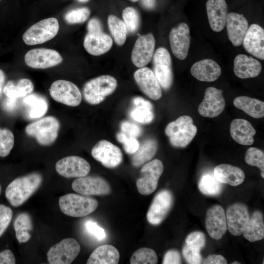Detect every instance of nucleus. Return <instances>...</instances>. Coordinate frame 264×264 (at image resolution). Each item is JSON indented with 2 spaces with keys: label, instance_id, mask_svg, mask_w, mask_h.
Here are the masks:
<instances>
[{
  "label": "nucleus",
  "instance_id": "obj_27",
  "mask_svg": "<svg viewBox=\"0 0 264 264\" xmlns=\"http://www.w3.org/2000/svg\"><path fill=\"white\" fill-rule=\"evenodd\" d=\"M192 75L202 82H213L221 74V69L215 61L203 59L194 63L190 69Z\"/></svg>",
  "mask_w": 264,
  "mask_h": 264
},
{
  "label": "nucleus",
  "instance_id": "obj_38",
  "mask_svg": "<svg viewBox=\"0 0 264 264\" xmlns=\"http://www.w3.org/2000/svg\"><path fill=\"white\" fill-rule=\"evenodd\" d=\"M222 185L215 177L214 174L206 173L202 175L198 183V189L204 195L216 196L222 191Z\"/></svg>",
  "mask_w": 264,
  "mask_h": 264
},
{
  "label": "nucleus",
  "instance_id": "obj_43",
  "mask_svg": "<svg viewBox=\"0 0 264 264\" xmlns=\"http://www.w3.org/2000/svg\"><path fill=\"white\" fill-rule=\"evenodd\" d=\"M14 145L13 132L8 129L0 128V157L7 156Z\"/></svg>",
  "mask_w": 264,
  "mask_h": 264
},
{
  "label": "nucleus",
  "instance_id": "obj_12",
  "mask_svg": "<svg viewBox=\"0 0 264 264\" xmlns=\"http://www.w3.org/2000/svg\"><path fill=\"white\" fill-rule=\"evenodd\" d=\"M91 154L95 160L108 168L117 167L123 160L119 148L107 140L98 141L92 148Z\"/></svg>",
  "mask_w": 264,
  "mask_h": 264
},
{
  "label": "nucleus",
  "instance_id": "obj_4",
  "mask_svg": "<svg viewBox=\"0 0 264 264\" xmlns=\"http://www.w3.org/2000/svg\"><path fill=\"white\" fill-rule=\"evenodd\" d=\"M59 204L64 214L72 217H82L93 212L98 203L90 197L68 194L60 197Z\"/></svg>",
  "mask_w": 264,
  "mask_h": 264
},
{
  "label": "nucleus",
  "instance_id": "obj_36",
  "mask_svg": "<svg viewBox=\"0 0 264 264\" xmlns=\"http://www.w3.org/2000/svg\"><path fill=\"white\" fill-rule=\"evenodd\" d=\"M23 103L28 107V116L30 119L39 118L44 115L48 108L46 99L35 93H30L25 96Z\"/></svg>",
  "mask_w": 264,
  "mask_h": 264
},
{
  "label": "nucleus",
  "instance_id": "obj_46",
  "mask_svg": "<svg viewBox=\"0 0 264 264\" xmlns=\"http://www.w3.org/2000/svg\"><path fill=\"white\" fill-rule=\"evenodd\" d=\"M116 139L123 144L125 151L129 154H134L140 145L136 138L128 137L121 132L117 133Z\"/></svg>",
  "mask_w": 264,
  "mask_h": 264
},
{
  "label": "nucleus",
  "instance_id": "obj_61",
  "mask_svg": "<svg viewBox=\"0 0 264 264\" xmlns=\"http://www.w3.org/2000/svg\"><path fill=\"white\" fill-rule=\"evenodd\" d=\"M1 186H0V192H1Z\"/></svg>",
  "mask_w": 264,
  "mask_h": 264
},
{
  "label": "nucleus",
  "instance_id": "obj_59",
  "mask_svg": "<svg viewBox=\"0 0 264 264\" xmlns=\"http://www.w3.org/2000/svg\"><path fill=\"white\" fill-rule=\"evenodd\" d=\"M241 264V263H239V262H238V261H235V262H234L233 263H232V264Z\"/></svg>",
  "mask_w": 264,
  "mask_h": 264
},
{
  "label": "nucleus",
  "instance_id": "obj_2",
  "mask_svg": "<svg viewBox=\"0 0 264 264\" xmlns=\"http://www.w3.org/2000/svg\"><path fill=\"white\" fill-rule=\"evenodd\" d=\"M197 132L193 119L188 115H182L169 123L165 130L172 146L185 148L192 141Z\"/></svg>",
  "mask_w": 264,
  "mask_h": 264
},
{
  "label": "nucleus",
  "instance_id": "obj_40",
  "mask_svg": "<svg viewBox=\"0 0 264 264\" xmlns=\"http://www.w3.org/2000/svg\"><path fill=\"white\" fill-rule=\"evenodd\" d=\"M158 258L155 252L152 249L142 247L136 250L130 259L131 264H156Z\"/></svg>",
  "mask_w": 264,
  "mask_h": 264
},
{
  "label": "nucleus",
  "instance_id": "obj_47",
  "mask_svg": "<svg viewBox=\"0 0 264 264\" xmlns=\"http://www.w3.org/2000/svg\"><path fill=\"white\" fill-rule=\"evenodd\" d=\"M12 216V209L4 204H0V237L9 225Z\"/></svg>",
  "mask_w": 264,
  "mask_h": 264
},
{
  "label": "nucleus",
  "instance_id": "obj_16",
  "mask_svg": "<svg viewBox=\"0 0 264 264\" xmlns=\"http://www.w3.org/2000/svg\"><path fill=\"white\" fill-rule=\"evenodd\" d=\"M56 172L66 177H80L87 176L90 171L89 163L78 156H68L58 160L55 165Z\"/></svg>",
  "mask_w": 264,
  "mask_h": 264
},
{
  "label": "nucleus",
  "instance_id": "obj_26",
  "mask_svg": "<svg viewBox=\"0 0 264 264\" xmlns=\"http://www.w3.org/2000/svg\"><path fill=\"white\" fill-rule=\"evenodd\" d=\"M262 69L259 61L243 54H239L234 61V72L241 79L254 78L258 76Z\"/></svg>",
  "mask_w": 264,
  "mask_h": 264
},
{
  "label": "nucleus",
  "instance_id": "obj_10",
  "mask_svg": "<svg viewBox=\"0 0 264 264\" xmlns=\"http://www.w3.org/2000/svg\"><path fill=\"white\" fill-rule=\"evenodd\" d=\"M49 91L55 101L68 106H78L82 101L80 89L75 84L69 81L58 80L54 81Z\"/></svg>",
  "mask_w": 264,
  "mask_h": 264
},
{
  "label": "nucleus",
  "instance_id": "obj_13",
  "mask_svg": "<svg viewBox=\"0 0 264 264\" xmlns=\"http://www.w3.org/2000/svg\"><path fill=\"white\" fill-rule=\"evenodd\" d=\"M72 189L85 196L108 195L111 189L108 182L98 176H85L78 177L72 183Z\"/></svg>",
  "mask_w": 264,
  "mask_h": 264
},
{
  "label": "nucleus",
  "instance_id": "obj_7",
  "mask_svg": "<svg viewBox=\"0 0 264 264\" xmlns=\"http://www.w3.org/2000/svg\"><path fill=\"white\" fill-rule=\"evenodd\" d=\"M164 166L158 159L146 163L140 170V176L136 184L139 193L144 196L150 195L156 189L159 178L162 175Z\"/></svg>",
  "mask_w": 264,
  "mask_h": 264
},
{
  "label": "nucleus",
  "instance_id": "obj_9",
  "mask_svg": "<svg viewBox=\"0 0 264 264\" xmlns=\"http://www.w3.org/2000/svg\"><path fill=\"white\" fill-rule=\"evenodd\" d=\"M80 250L81 246L75 239H65L50 247L47 253V260L50 264H69Z\"/></svg>",
  "mask_w": 264,
  "mask_h": 264
},
{
  "label": "nucleus",
  "instance_id": "obj_53",
  "mask_svg": "<svg viewBox=\"0 0 264 264\" xmlns=\"http://www.w3.org/2000/svg\"><path fill=\"white\" fill-rule=\"evenodd\" d=\"M132 103L134 107L145 108L151 110H153L152 104L150 101L141 97L137 96L133 98Z\"/></svg>",
  "mask_w": 264,
  "mask_h": 264
},
{
  "label": "nucleus",
  "instance_id": "obj_55",
  "mask_svg": "<svg viewBox=\"0 0 264 264\" xmlns=\"http://www.w3.org/2000/svg\"><path fill=\"white\" fill-rule=\"evenodd\" d=\"M18 100L11 99L7 98L3 102V108L7 111L13 110L16 107Z\"/></svg>",
  "mask_w": 264,
  "mask_h": 264
},
{
  "label": "nucleus",
  "instance_id": "obj_54",
  "mask_svg": "<svg viewBox=\"0 0 264 264\" xmlns=\"http://www.w3.org/2000/svg\"><path fill=\"white\" fill-rule=\"evenodd\" d=\"M88 32H103L102 26L100 21L97 18L90 19L87 25Z\"/></svg>",
  "mask_w": 264,
  "mask_h": 264
},
{
  "label": "nucleus",
  "instance_id": "obj_52",
  "mask_svg": "<svg viewBox=\"0 0 264 264\" xmlns=\"http://www.w3.org/2000/svg\"><path fill=\"white\" fill-rule=\"evenodd\" d=\"M206 264H226V259L221 255L210 254L202 262Z\"/></svg>",
  "mask_w": 264,
  "mask_h": 264
},
{
  "label": "nucleus",
  "instance_id": "obj_11",
  "mask_svg": "<svg viewBox=\"0 0 264 264\" xmlns=\"http://www.w3.org/2000/svg\"><path fill=\"white\" fill-rule=\"evenodd\" d=\"M174 202L172 192L167 189L159 192L154 197L147 213V219L151 224H160L170 211Z\"/></svg>",
  "mask_w": 264,
  "mask_h": 264
},
{
  "label": "nucleus",
  "instance_id": "obj_35",
  "mask_svg": "<svg viewBox=\"0 0 264 264\" xmlns=\"http://www.w3.org/2000/svg\"><path fill=\"white\" fill-rule=\"evenodd\" d=\"M34 86L31 81L27 78L21 79L16 84L10 81L7 83L3 88V93L7 98L18 100L32 93Z\"/></svg>",
  "mask_w": 264,
  "mask_h": 264
},
{
  "label": "nucleus",
  "instance_id": "obj_30",
  "mask_svg": "<svg viewBox=\"0 0 264 264\" xmlns=\"http://www.w3.org/2000/svg\"><path fill=\"white\" fill-rule=\"evenodd\" d=\"M213 174L221 184H228L234 187L242 184L245 178L244 173L241 168L228 164L215 167Z\"/></svg>",
  "mask_w": 264,
  "mask_h": 264
},
{
  "label": "nucleus",
  "instance_id": "obj_28",
  "mask_svg": "<svg viewBox=\"0 0 264 264\" xmlns=\"http://www.w3.org/2000/svg\"><path fill=\"white\" fill-rule=\"evenodd\" d=\"M112 44L111 37L103 32H88L84 41L86 50L94 56L106 53L111 48Z\"/></svg>",
  "mask_w": 264,
  "mask_h": 264
},
{
  "label": "nucleus",
  "instance_id": "obj_29",
  "mask_svg": "<svg viewBox=\"0 0 264 264\" xmlns=\"http://www.w3.org/2000/svg\"><path fill=\"white\" fill-rule=\"evenodd\" d=\"M230 132L232 138L238 144L249 146L254 143L256 130L246 120L234 119L230 124Z\"/></svg>",
  "mask_w": 264,
  "mask_h": 264
},
{
  "label": "nucleus",
  "instance_id": "obj_50",
  "mask_svg": "<svg viewBox=\"0 0 264 264\" xmlns=\"http://www.w3.org/2000/svg\"><path fill=\"white\" fill-rule=\"evenodd\" d=\"M181 263L179 252L176 250H170L165 254L163 264H179Z\"/></svg>",
  "mask_w": 264,
  "mask_h": 264
},
{
  "label": "nucleus",
  "instance_id": "obj_6",
  "mask_svg": "<svg viewBox=\"0 0 264 264\" xmlns=\"http://www.w3.org/2000/svg\"><path fill=\"white\" fill-rule=\"evenodd\" d=\"M59 29V22L56 18L45 19L29 27L23 34L22 40L29 45L41 44L55 37Z\"/></svg>",
  "mask_w": 264,
  "mask_h": 264
},
{
  "label": "nucleus",
  "instance_id": "obj_51",
  "mask_svg": "<svg viewBox=\"0 0 264 264\" xmlns=\"http://www.w3.org/2000/svg\"><path fill=\"white\" fill-rule=\"evenodd\" d=\"M16 263L15 257L9 249L0 252V264H14Z\"/></svg>",
  "mask_w": 264,
  "mask_h": 264
},
{
  "label": "nucleus",
  "instance_id": "obj_42",
  "mask_svg": "<svg viewBox=\"0 0 264 264\" xmlns=\"http://www.w3.org/2000/svg\"><path fill=\"white\" fill-rule=\"evenodd\" d=\"M122 17L127 32L134 33L139 27L140 17L137 11L132 7L125 8L122 13Z\"/></svg>",
  "mask_w": 264,
  "mask_h": 264
},
{
  "label": "nucleus",
  "instance_id": "obj_37",
  "mask_svg": "<svg viewBox=\"0 0 264 264\" xmlns=\"http://www.w3.org/2000/svg\"><path fill=\"white\" fill-rule=\"evenodd\" d=\"M16 237L19 242H27L30 238L29 232L32 230L33 225L30 215L25 212L20 214L14 223Z\"/></svg>",
  "mask_w": 264,
  "mask_h": 264
},
{
  "label": "nucleus",
  "instance_id": "obj_45",
  "mask_svg": "<svg viewBox=\"0 0 264 264\" xmlns=\"http://www.w3.org/2000/svg\"><path fill=\"white\" fill-rule=\"evenodd\" d=\"M130 115L132 119L142 124L150 123L154 118L153 110L142 108L134 107Z\"/></svg>",
  "mask_w": 264,
  "mask_h": 264
},
{
  "label": "nucleus",
  "instance_id": "obj_24",
  "mask_svg": "<svg viewBox=\"0 0 264 264\" xmlns=\"http://www.w3.org/2000/svg\"><path fill=\"white\" fill-rule=\"evenodd\" d=\"M229 40L234 46L242 45L249 27L246 18L236 12L227 14L226 24Z\"/></svg>",
  "mask_w": 264,
  "mask_h": 264
},
{
  "label": "nucleus",
  "instance_id": "obj_33",
  "mask_svg": "<svg viewBox=\"0 0 264 264\" xmlns=\"http://www.w3.org/2000/svg\"><path fill=\"white\" fill-rule=\"evenodd\" d=\"M234 105L254 118H261L264 116V103L256 98L246 96L235 98Z\"/></svg>",
  "mask_w": 264,
  "mask_h": 264
},
{
  "label": "nucleus",
  "instance_id": "obj_60",
  "mask_svg": "<svg viewBox=\"0 0 264 264\" xmlns=\"http://www.w3.org/2000/svg\"><path fill=\"white\" fill-rule=\"evenodd\" d=\"M130 0L132 2H136V1H137L138 0Z\"/></svg>",
  "mask_w": 264,
  "mask_h": 264
},
{
  "label": "nucleus",
  "instance_id": "obj_57",
  "mask_svg": "<svg viewBox=\"0 0 264 264\" xmlns=\"http://www.w3.org/2000/svg\"><path fill=\"white\" fill-rule=\"evenodd\" d=\"M5 75L4 72L0 69V98L3 92V88L5 81Z\"/></svg>",
  "mask_w": 264,
  "mask_h": 264
},
{
  "label": "nucleus",
  "instance_id": "obj_20",
  "mask_svg": "<svg viewBox=\"0 0 264 264\" xmlns=\"http://www.w3.org/2000/svg\"><path fill=\"white\" fill-rule=\"evenodd\" d=\"M134 78L141 90L150 98L157 100L161 97V87L150 68H139L134 72Z\"/></svg>",
  "mask_w": 264,
  "mask_h": 264
},
{
  "label": "nucleus",
  "instance_id": "obj_62",
  "mask_svg": "<svg viewBox=\"0 0 264 264\" xmlns=\"http://www.w3.org/2000/svg\"></svg>",
  "mask_w": 264,
  "mask_h": 264
},
{
  "label": "nucleus",
  "instance_id": "obj_58",
  "mask_svg": "<svg viewBox=\"0 0 264 264\" xmlns=\"http://www.w3.org/2000/svg\"><path fill=\"white\" fill-rule=\"evenodd\" d=\"M77 0L80 2H86L88 1L89 0Z\"/></svg>",
  "mask_w": 264,
  "mask_h": 264
},
{
  "label": "nucleus",
  "instance_id": "obj_22",
  "mask_svg": "<svg viewBox=\"0 0 264 264\" xmlns=\"http://www.w3.org/2000/svg\"><path fill=\"white\" fill-rule=\"evenodd\" d=\"M205 235L201 232L195 231L187 236L182 247V255L187 263H202L203 260L200 251L205 246Z\"/></svg>",
  "mask_w": 264,
  "mask_h": 264
},
{
  "label": "nucleus",
  "instance_id": "obj_17",
  "mask_svg": "<svg viewBox=\"0 0 264 264\" xmlns=\"http://www.w3.org/2000/svg\"><path fill=\"white\" fill-rule=\"evenodd\" d=\"M172 51L178 59H185L188 54L191 36L188 24L181 22L172 28L169 34Z\"/></svg>",
  "mask_w": 264,
  "mask_h": 264
},
{
  "label": "nucleus",
  "instance_id": "obj_8",
  "mask_svg": "<svg viewBox=\"0 0 264 264\" xmlns=\"http://www.w3.org/2000/svg\"><path fill=\"white\" fill-rule=\"evenodd\" d=\"M154 73L161 87L169 89L173 83L172 59L168 51L163 47L158 48L153 55Z\"/></svg>",
  "mask_w": 264,
  "mask_h": 264
},
{
  "label": "nucleus",
  "instance_id": "obj_44",
  "mask_svg": "<svg viewBox=\"0 0 264 264\" xmlns=\"http://www.w3.org/2000/svg\"><path fill=\"white\" fill-rule=\"evenodd\" d=\"M90 14L87 7H80L68 11L65 15V20L70 24L80 23L85 22Z\"/></svg>",
  "mask_w": 264,
  "mask_h": 264
},
{
  "label": "nucleus",
  "instance_id": "obj_34",
  "mask_svg": "<svg viewBox=\"0 0 264 264\" xmlns=\"http://www.w3.org/2000/svg\"><path fill=\"white\" fill-rule=\"evenodd\" d=\"M157 143L156 140L148 138L139 145L137 150L133 154L132 162L135 167H139L150 161L156 154Z\"/></svg>",
  "mask_w": 264,
  "mask_h": 264
},
{
  "label": "nucleus",
  "instance_id": "obj_19",
  "mask_svg": "<svg viewBox=\"0 0 264 264\" xmlns=\"http://www.w3.org/2000/svg\"><path fill=\"white\" fill-rule=\"evenodd\" d=\"M225 216L229 232L236 236L242 235L250 217L247 206L242 203H235L228 207Z\"/></svg>",
  "mask_w": 264,
  "mask_h": 264
},
{
  "label": "nucleus",
  "instance_id": "obj_39",
  "mask_svg": "<svg viewBox=\"0 0 264 264\" xmlns=\"http://www.w3.org/2000/svg\"><path fill=\"white\" fill-rule=\"evenodd\" d=\"M108 26L115 42L118 45L125 43L127 29L123 21L113 15H110L108 18Z\"/></svg>",
  "mask_w": 264,
  "mask_h": 264
},
{
  "label": "nucleus",
  "instance_id": "obj_31",
  "mask_svg": "<svg viewBox=\"0 0 264 264\" xmlns=\"http://www.w3.org/2000/svg\"><path fill=\"white\" fill-rule=\"evenodd\" d=\"M120 254L113 246L105 244L96 248L90 255L87 264H117Z\"/></svg>",
  "mask_w": 264,
  "mask_h": 264
},
{
  "label": "nucleus",
  "instance_id": "obj_49",
  "mask_svg": "<svg viewBox=\"0 0 264 264\" xmlns=\"http://www.w3.org/2000/svg\"><path fill=\"white\" fill-rule=\"evenodd\" d=\"M85 225L87 231L98 240L102 241L106 238V234L105 230L100 227L96 222L91 220H88L85 222Z\"/></svg>",
  "mask_w": 264,
  "mask_h": 264
},
{
  "label": "nucleus",
  "instance_id": "obj_23",
  "mask_svg": "<svg viewBox=\"0 0 264 264\" xmlns=\"http://www.w3.org/2000/svg\"><path fill=\"white\" fill-rule=\"evenodd\" d=\"M264 30L260 25L251 24L243 38L242 44L245 50L254 57L264 59Z\"/></svg>",
  "mask_w": 264,
  "mask_h": 264
},
{
  "label": "nucleus",
  "instance_id": "obj_5",
  "mask_svg": "<svg viewBox=\"0 0 264 264\" xmlns=\"http://www.w3.org/2000/svg\"><path fill=\"white\" fill-rule=\"evenodd\" d=\"M58 120L52 116L43 117L27 125L25 133L34 137L42 146H48L56 140L60 129Z\"/></svg>",
  "mask_w": 264,
  "mask_h": 264
},
{
  "label": "nucleus",
  "instance_id": "obj_18",
  "mask_svg": "<svg viewBox=\"0 0 264 264\" xmlns=\"http://www.w3.org/2000/svg\"><path fill=\"white\" fill-rule=\"evenodd\" d=\"M155 39L152 33L140 36L135 42L131 55L133 65L145 67L151 60L155 47Z\"/></svg>",
  "mask_w": 264,
  "mask_h": 264
},
{
  "label": "nucleus",
  "instance_id": "obj_15",
  "mask_svg": "<svg viewBox=\"0 0 264 264\" xmlns=\"http://www.w3.org/2000/svg\"><path fill=\"white\" fill-rule=\"evenodd\" d=\"M225 100L222 90L215 87L207 88L204 98L198 108V112L201 116L213 118L218 116L223 111Z\"/></svg>",
  "mask_w": 264,
  "mask_h": 264
},
{
  "label": "nucleus",
  "instance_id": "obj_41",
  "mask_svg": "<svg viewBox=\"0 0 264 264\" xmlns=\"http://www.w3.org/2000/svg\"><path fill=\"white\" fill-rule=\"evenodd\" d=\"M245 161L250 166H256L261 170V175L264 178V154L259 149L251 147L246 152Z\"/></svg>",
  "mask_w": 264,
  "mask_h": 264
},
{
  "label": "nucleus",
  "instance_id": "obj_25",
  "mask_svg": "<svg viewBox=\"0 0 264 264\" xmlns=\"http://www.w3.org/2000/svg\"><path fill=\"white\" fill-rule=\"evenodd\" d=\"M207 14L211 29L221 31L226 24L227 5L225 0H208L206 3Z\"/></svg>",
  "mask_w": 264,
  "mask_h": 264
},
{
  "label": "nucleus",
  "instance_id": "obj_56",
  "mask_svg": "<svg viewBox=\"0 0 264 264\" xmlns=\"http://www.w3.org/2000/svg\"><path fill=\"white\" fill-rule=\"evenodd\" d=\"M141 2L145 8L151 10L154 8L156 0H141Z\"/></svg>",
  "mask_w": 264,
  "mask_h": 264
},
{
  "label": "nucleus",
  "instance_id": "obj_21",
  "mask_svg": "<svg viewBox=\"0 0 264 264\" xmlns=\"http://www.w3.org/2000/svg\"><path fill=\"white\" fill-rule=\"evenodd\" d=\"M205 226L210 236L215 240L220 239L227 230L225 212L219 205L209 208L207 212Z\"/></svg>",
  "mask_w": 264,
  "mask_h": 264
},
{
  "label": "nucleus",
  "instance_id": "obj_1",
  "mask_svg": "<svg viewBox=\"0 0 264 264\" xmlns=\"http://www.w3.org/2000/svg\"><path fill=\"white\" fill-rule=\"evenodd\" d=\"M42 181V175L37 173L17 178L7 186L5 197L12 206H20L38 190Z\"/></svg>",
  "mask_w": 264,
  "mask_h": 264
},
{
  "label": "nucleus",
  "instance_id": "obj_48",
  "mask_svg": "<svg viewBox=\"0 0 264 264\" xmlns=\"http://www.w3.org/2000/svg\"><path fill=\"white\" fill-rule=\"evenodd\" d=\"M121 132L126 136L130 137L137 138L142 133V129L136 124L129 122L123 121L120 125Z\"/></svg>",
  "mask_w": 264,
  "mask_h": 264
},
{
  "label": "nucleus",
  "instance_id": "obj_14",
  "mask_svg": "<svg viewBox=\"0 0 264 264\" xmlns=\"http://www.w3.org/2000/svg\"><path fill=\"white\" fill-rule=\"evenodd\" d=\"M28 66L39 69L53 67L61 63L63 58L57 51L48 48H35L28 51L24 56Z\"/></svg>",
  "mask_w": 264,
  "mask_h": 264
},
{
  "label": "nucleus",
  "instance_id": "obj_3",
  "mask_svg": "<svg viewBox=\"0 0 264 264\" xmlns=\"http://www.w3.org/2000/svg\"><path fill=\"white\" fill-rule=\"evenodd\" d=\"M117 86L116 80L112 76L104 75L87 82L83 89L85 101L90 105H98L106 96L112 94Z\"/></svg>",
  "mask_w": 264,
  "mask_h": 264
},
{
  "label": "nucleus",
  "instance_id": "obj_32",
  "mask_svg": "<svg viewBox=\"0 0 264 264\" xmlns=\"http://www.w3.org/2000/svg\"><path fill=\"white\" fill-rule=\"evenodd\" d=\"M242 234L244 237L250 242L259 241L264 239V217L261 211L256 210L249 217Z\"/></svg>",
  "mask_w": 264,
  "mask_h": 264
}]
</instances>
